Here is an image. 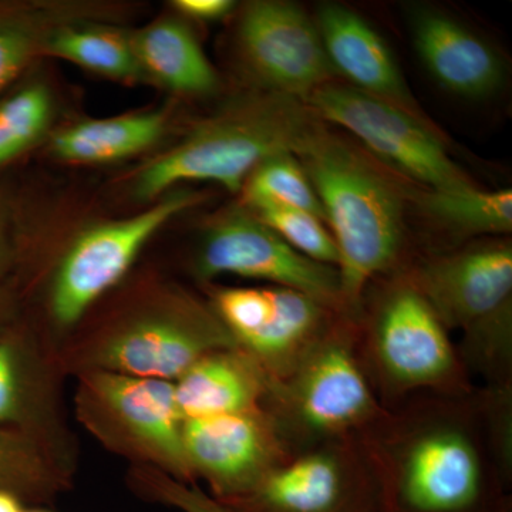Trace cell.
<instances>
[{
	"instance_id": "cell-8",
	"label": "cell",
	"mask_w": 512,
	"mask_h": 512,
	"mask_svg": "<svg viewBox=\"0 0 512 512\" xmlns=\"http://www.w3.org/2000/svg\"><path fill=\"white\" fill-rule=\"evenodd\" d=\"M76 379L77 420L107 450L136 467L195 484L185 460L184 420L174 382L109 372L82 373Z\"/></svg>"
},
{
	"instance_id": "cell-13",
	"label": "cell",
	"mask_w": 512,
	"mask_h": 512,
	"mask_svg": "<svg viewBox=\"0 0 512 512\" xmlns=\"http://www.w3.org/2000/svg\"><path fill=\"white\" fill-rule=\"evenodd\" d=\"M55 353L12 322L0 329V427L40 444L72 476L76 450Z\"/></svg>"
},
{
	"instance_id": "cell-19",
	"label": "cell",
	"mask_w": 512,
	"mask_h": 512,
	"mask_svg": "<svg viewBox=\"0 0 512 512\" xmlns=\"http://www.w3.org/2000/svg\"><path fill=\"white\" fill-rule=\"evenodd\" d=\"M269 309L261 325L238 342L269 379H282L342 313L284 286L269 285Z\"/></svg>"
},
{
	"instance_id": "cell-29",
	"label": "cell",
	"mask_w": 512,
	"mask_h": 512,
	"mask_svg": "<svg viewBox=\"0 0 512 512\" xmlns=\"http://www.w3.org/2000/svg\"><path fill=\"white\" fill-rule=\"evenodd\" d=\"M134 484L153 500L181 512H228L197 484H184L150 467L133 470Z\"/></svg>"
},
{
	"instance_id": "cell-9",
	"label": "cell",
	"mask_w": 512,
	"mask_h": 512,
	"mask_svg": "<svg viewBox=\"0 0 512 512\" xmlns=\"http://www.w3.org/2000/svg\"><path fill=\"white\" fill-rule=\"evenodd\" d=\"M198 200L195 192L170 191L146 211L79 232L57 259L47 289V316L56 339L69 338L93 306L124 279L147 242Z\"/></svg>"
},
{
	"instance_id": "cell-25",
	"label": "cell",
	"mask_w": 512,
	"mask_h": 512,
	"mask_svg": "<svg viewBox=\"0 0 512 512\" xmlns=\"http://www.w3.org/2000/svg\"><path fill=\"white\" fill-rule=\"evenodd\" d=\"M70 474L35 440L0 427V490L47 503L70 485Z\"/></svg>"
},
{
	"instance_id": "cell-17",
	"label": "cell",
	"mask_w": 512,
	"mask_h": 512,
	"mask_svg": "<svg viewBox=\"0 0 512 512\" xmlns=\"http://www.w3.org/2000/svg\"><path fill=\"white\" fill-rule=\"evenodd\" d=\"M316 26L333 72L346 77L353 89L412 111V94L402 70L370 23L346 6L325 3Z\"/></svg>"
},
{
	"instance_id": "cell-20",
	"label": "cell",
	"mask_w": 512,
	"mask_h": 512,
	"mask_svg": "<svg viewBox=\"0 0 512 512\" xmlns=\"http://www.w3.org/2000/svg\"><path fill=\"white\" fill-rule=\"evenodd\" d=\"M110 6L63 0H0V94L45 56L53 35L67 25L107 22Z\"/></svg>"
},
{
	"instance_id": "cell-7",
	"label": "cell",
	"mask_w": 512,
	"mask_h": 512,
	"mask_svg": "<svg viewBox=\"0 0 512 512\" xmlns=\"http://www.w3.org/2000/svg\"><path fill=\"white\" fill-rule=\"evenodd\" d=\"M450 332L471 372L491 375L512 363V247L484 242L427 256L406 269Z\"/></svg>"
},
{
	"instance_id": "cell-11",
	"label": "cell",
	"mask_w": 512,
	"mask_h": 512,
	"mask_svg": "<svg viewBox=\"0 0 512 512\" xmlns=\"http://www.w3.org/2000/svg\"><path fill=\"white\" fill-rule=\"evenodd\" d=\"M192 271L205 284L234 275L295 289L345 315L338 269L299 254L251 211L227 212L205 229Z\"/></svg>"
},
{
	"instance_id": "cell-10",
	"label": "cell",
	"mask_w": 512,
	"mask_h": 512,
	"mask_svg": "<svg viewBox=\"0 0 512 512\" xmlns=\"http://www.w3.org/2000/svg\"><path fill=\"white\" fill-rule=\"evenodd\" d=\"M220 504L228 512H383L375 468L359 436L292 454L248 493Z\"/></svg>"
},
{
	"instance_id": "cell-23",
	"label": "cell",
	"mask_w": 512,
	"mask_h": 512,
	"mask_svg": "<svg viewBox=\"0 0 512 512\" xmlns=\"http://www.w3.org/2000/svg\"><path fill=\"white\" fill-rule=\"evenodd\" d=\"M45 56L67 60L116 82L131 84L147 80L134 52L131 32L107 22L64 26L50 39Z\"/></svg>"
},
{
	"instance_id": "cell-3",
	"label": "cell",
	"mask_w": 512,
	"mask_h": 512,
	"mask_svg": "<svg viewBox=\"0 0 512 512\" xmlns=\"http://www.w3.org/2000/svg\"><path fill=\"white\" fill-rule=\"evenodd\" d=\"M338 248L343 311L352 318L367 286L403 271V207L392 183L323 130L296 154Z\"/></svg>"
},
{
	"instance_id": "cell-12",
	"label": "cell",
	"mask_w": 512,
	"mask_h": 512,
	"mask_svg": "<svg viewBox=\"0 0 512 512\" xmlns=\"http://www.w3.org/2000/svg\"><path fill=\"white\" fill-rule=\"evenodd\" d=\"M306 103L315 116L345 128L377 156L430 190L471 184L437 134L412 111L332 83L315 90Z\"/></svg>"
},
{
	"instance_id": "cell-26",
	"label": "cell",
	"mask_w": 512,
	"mask_h": 512,
	"mask_svg": "<svg viewBox=\"0 0 512 512\" xmlns=\"http://www.w3.org/2000/svg\"><path fill=\"white\" fill-rule=\"evenodd\" d=\"M53 111L49 87L37 80L20 84L0 99V170L46 137Z\"/></svg>"
},
{
	"instance_id": "cell-6",
	"label": "cell",
	"mask_w": 512,
	"mask_h": 512,
	"mask_svg": "<svg viewBox=\"0 0 512 512\" xmlns=\"http://www.w3.org/2000/svg\"><path fill=\"white\" fill-rule=\"evenodd\" d=\"M262 409L289 454L359 436L383 413L356 348L352 319L339 315L282 379H269Z\"/></svg>"
},
{
	"instance_id": "cell-30",
	"label": "cell",
	"mask_w": 512,
	"mask_h": 512,
	"mask_svg": "<svg viewBox=\"0 0 512 512\" xmlns=\"http://www.w3.org/2000/svg\"><path fill=\"white\" fill-rule=\"evenodd\" d=\"M171 5L184 18L198 22H217L235 9L232 0H174Z\"/></svg>"
},
{
	"instance_id": "cell-33",
	"label": "cell",
	"mask_w": 512,
	"mask_h": 512,
	"mask_svg": "<svg viewBox=\"0 0 512 512\" xmlns=\"http://www.w3.org/2000/svg\"><path fill=\"white\" fill-rule=\"evenodd\" d=\"M25 505L19 497L9 491L0 490V512H22Z\"/></svg>"
},
{
	"instance_id": "cell-4",
	"label": "cell",
	"mask_w": 512,
	"mask_h": 512,
	"mask_svg": "<svg viewBox=\"0 0 512 512\" xmlns=\"http://www.w3.org/2000/svg\"><path fill=\"white\" fill-rule=\"evenodd\" d=\"M319 128L301 100L275 92L249 94L147 161L133 175L131 191L136 200L151 202L190 181L241 191L258 165L279 154L296 156Z\"/></svg>"
},
{
	"instance_id": "cell-21",
	"label": "cell",
	"mask_w": 512,
	"mask_h": 512,
	"mask_svg": "<svg viewBox=\"0 0 512 512\" xmlns=\"http://www.w3.org/2000/svg\"><path fill=\"white\" fill-rule=\"evenodd\" d=\"M170 123L165 109L77 121L53 134V156L73 164H109L150 150Z\"/></svg>"
},
{
	"instance_id": "cell-1",
	"label": "cell",
	"mask_w": 512,
	"mask_h": 512,
	"mask_svg": "<svg viewBox=\"0 0 512 512\" xmlns=\"http://www.w3.org/2000/svg\"><path fill=\"white\" fill-rule=\"evenodd\" d=\"M359 437L383 512H512V386L419 394Z\"/></svg>"
},
{
	"instance_id": "cell-24",
	"label": "cell",
	"mask_w": 512,
	"mask_h": 512,
	"mask_svg": "<svg viewBox=\"0 0 512 512\" xmlns=\"http://www.w3.org/2000/svg\"><path fill=\"white\" fill-rule=\"evenodd\" d=\"M420 205L434 220L458 237L510 234L512 191H483L473 184L430 190Z\"/></svg>"
},
{
	"instance_id": "cell-14",
	"label": "cell",
	"mask_w": 512,
	"mask_h": 512,
	"mask_svg": "<svg viewBox=\"0 0 512 512\" xmlns=\"http://www.w3.org/2000/svg\"><path fill=\"white\" fill-rule=\"evenodd\" d=\"M185 460L192 480L204 481L212 498L232 500L248 493L291 456L264 409L185 420Z\"/></svg>"
},
{
	"instance_id": "cell-34",
	"label": "cell",
	"mask_w": 512,
	"mask_h": 512,
	"mask_svg": "<svg viewBox=\"0 0 512 512\" xmlns=\"http://www.w3.org/2000/svg\"><path fill=\"white\" fill-rule=\"evenodd\" d=\"M22 512H50V511H46V510H30V508H25V510H23Z\"/></svg>"
},
{
	"instance_id": "cell-22",
	"label": "cell",
	"mask_w": 512,
	"mask_h": 512,
	"mask_svg": "<svg viewBox=\"0 0 512 512\" xmlns=\"http://www.w3.org/2000/svg\"><path fill=\"white\" fill-rule=\"evenodd\" d=\"M131 43L147 80L191 96L217 89V72L184 20L158 19L131 32Z\"/></svg>"
},
{
	"instance_id": "cell-2",
	"label": "cell",
	"mask_w": 512,
	"mask_h": 512,
	"mask_svg": "<svg viewBox=\"0 0 512 512\" xmlns=\"http://www.w3.org/2000/svg\"><path fill=\"white\" fill-rule=\"evenodd\" d=\"M76 332L55 353L63 375L109 372L175 382L201 357L237 346L208 299L174 284L138 289L96 326Z\"/></svg>"
},
{
	"instance_id": "cell-28",
	"label": "cell",
	"mask_w": 512,
	"mask_h": 512,
	"mask_svg": "<svg viewBox=\"0 0 512 512\" xmlns=\"http://www.w3.org/2000/svg\"><path fill=\"white\" fill-rule=\"evenodd\" d=\"M251 212L299 254L338 269L339 254L335 239L322 224L323 220L316 215L276 205H259L251 208Z\"/></svg>"
},
{
	"instance_id": "cell-15",
	"label": "cell",
	"mask_w": 512,
	"mask_h": 512,
	"mask_svg": "<svg viewBox=\"0 0 512 512\" xmlns=\"http://www.w3.org/2000/svg\"><path fill=\"white\" fill-rule=\"evenodd\" d=\"M238 40L249 67L269 92L306 101L335 74L316 22L295 3H248L239 19Z\"/></svg>"
},
{
	"instance_id": "cell-16",
	"label": "cell",
	"mask_w": 512,
	"mask_h": 512,
	"mask_svg": "<svg viewBox=\"0 0 512 512\" xmlns=\"http://www.w3.org/2000/svg\"><path fill=\"white\" fill-rule=\"evenodd\" d=\"M417 55L441 87L467 99H483L504 82V64L493 47L458 20L433 9L412 15Z\"/></svg>"
},
{
	"instance_id": "cell-18",
	"label": "cell",
	"mask_w": 512,
	"mask_h": 512,
	"mask_svg": "<svg viewBox=\"0 0 512 512\" xmlns=\"http://www.w3.org/2000/svg\"><path fill=\"white\" fill-rule=\"evenodd\" d=\"M269 377L245 350H214L174 382L183 420L207 419L261 409Z\"/></svg>"
},
{
	"instance_id": "cell-31",
	"label": "cell",
	"mask_w": 512,
	"mask_h": 512,
	"mask_svg": "<svg viewBox=\"0 0 512 512\" xmlns=\"http://www.w3.org/2000/svg\"><path fill=\"white\" fill-rule=\"evenodd\" d=\"M16 264V247L10 227L8 201L0 194V282L13 271Z\"/></svg>"
},
{
	"instance_id": "cell-5",
	"label": "cell",
	"mask_w": 512,
	"mask_h": 512,
	"mask_svg": "<svg viewBox=\"0 0 512 512\" xmlns=\"http://www.w3.org/2000/svg\"><path fill=\"white\" fill-rule=\"evenodd\" d=\"M350 319L360 362L383 409L419 394H463L476 386L450 330L404 269L367 286Z\"/></svg>"
},
{
	"instance_id": "cell-32",
	"label": "cell",
	"mask_w": 512,
	"mask_h": 512,
	"mask_svg": "<svg viewBox=\"0 0 512 512\" xmlns=\"http://www.w3.org/2000/svg\"><path fill=\"white\" fill-rule=\"evenodd\" d=\"M16 319V298L8 286L0 282V329Z\"/></svg>"
},
{
	"instance_id": "cell-27",
	"label": "cell",
	"mask_w": 512,
	"mask_h": 512,
	"mask_svg": "<svg viewBox=\"0 0 512 512\" xmlns=\"http://www.w3.org/2000/svg\"><path fill=\"white\" fill-rule=\"evenodd\" d=\"M242 191L249 208L259 205L296 208L325 221L318 195L295 154L268 158L249 175Z\"/></svg>"
}]
</instances>
